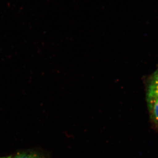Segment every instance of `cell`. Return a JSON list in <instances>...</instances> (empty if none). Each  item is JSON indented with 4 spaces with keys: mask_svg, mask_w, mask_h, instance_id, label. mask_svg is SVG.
Returning <instances> with one entry per match:
<instances>
[{
    "mask_svg": "<svg viewBox=\"0 0 158 158\" xmlns=\"http://www.w3.org/2000/svg\"><path fill=\"white\" fill-rule=\"evenodd\" d=\"M148 102L151 118L158 124V93L148 91Z\"/></svg>",
    "mask_w": 158,
    "mask_h": 158,
    "instance_id": "1",
    "label": "cell"
},
{
    "mask_svg": "<svg viewBox=\"0 0 158 158\" xmlns=\"http://www.w3.org/2000/svg\"><path fill=\"white\" fill-rule=\"evenodd\" d=\"M12 158H45L34 152H21Z\"/></svg>",
    "mask_w": 158,
    "mask_h": 158,
    "instance_id": "2",
    "label": "cell"
},
{
    "mask_svg": "<svg viewBox=\"0 0 158 158\" xmlns=\"http://www.w3.org/2000/svg\"><path fill=\"white\" fill-rule=\"evenodd\" d=\"M149 91L158 93V84L152 82L149 88Z\"/></svg>",
    "mask_w": 158,
    "mask_h": 158,
    "instance_id": "3",
    "label": "cell"
},
{
    "mask_svg": "<svg viewBox=\"0 0 158 158\" xmlns=\"http://www.w3.org/2000/svg\"><path fill=\"white\" fill-rule=\"evenodd\" d=\"M152 82L158 84V74H157V75L155 76V77L154 78V81H153Z\"/></svg>",
    "mask_w": 158,
    "mask_h": 158,
    "instance_id": "4",
    "label": "cell"
},
{
    "mask_svg": "<svg viewBox=\"0 0 158 158\" xmlns=\"http://www.w3.org/2000/svg\"><path fill=\"white\" fill-rule=\"evenodd\" d=\"M0 158H12L11 156H8V157H0Z\"/></svg>",
    "mask_w": 158,
    "mask_h": 158,
    "instance_id": "5",
    "label": "cell"
}]
</instances>
